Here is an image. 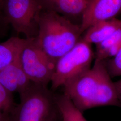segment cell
Returning a JSON list of instances; mask_svg holds the SVG:
<instances>
[{"instance_id": "obj_19", "label": "cell", "mask_w": 121, "mask_h": 121, "mask_svg": "<svg viewBox=\"0 0 121 121\" xmlns=\"http://www.w3.org/2000/svg\"><path fill=\"white\" fill-rule=\"evenodd\" d=\"M4 121H11L10 120V116H9V117H8L6 119H5Z\"/></svg>"}, {"instance_id": "obj_7", "label": "cell", "mask_w": 121, "mask_h": 121, "mask_svg": "<svg viewBox=\"0 0 121 121\" xmlns=\"http://www.w3.org/2000/svg\"><path fill=\"white\" fill-rule=\"evenodd\" d=\"M121 13V0H87L80 29L82 33L95 22L115 18Z\"/></svg>"}, {"instance_id": "obj_3", "label": "cell", "mask_w": 121, "mask_h": 121, "mask_svg": "<svg viewBox=\"0 0 121 121\" xmlns=\"http://www.w3.org/2000/svg\"><path fill=\"white\" fill-rule=\"evenodd\" d=\"M19 95V104L9 115L11 121H56L59 118L55 95L47 86L32 82Z\"/></svg>"}, {"instance_id": "obj_15", "label": "cell", "mask_w": 121, "mask_h": 121, "mask_svg": "<svg viewBox=\"0 0 121 121\" xmlns=\"http://www.w3.org/2000/svg\"><path fill=\"white\" fill-rule=\"evenodd\" d=\"M105 65L108 73L111 77H114L121 75V49L114 56L109 59Z\"/></svg>"}, {"instance_id": "obj_2", "label": "cell", "mask_w": 121, "mask_h": 121, "mask_svg": "<svg viewBox=\"0 0 121 121\" xmlns=\"http://www.w3.org/2000/svg\"><path fill=\"white\" fill-rule=\"evenodd\" d=\"M80 25L51 11L42 9L37 20L35 40L56 63L81 39Z\"/></svg>"}, {"instance_id": "obj_5", "label": "cell", "mask_w": 121, "mask_h": 121, "mask_svg": "<svg viewBox=\"0 0 121 121\" xmlns=\"http://www.w3.org/2000/svg\"><path fill=\"white\" fill-rule=\"evenodd\" d=\"M42 7L38 0H4L2 10L7 21L26 39L35 38Z\"/></svg>"}, {"instance_id": "obj_16", "label": "cell", "mask_w": 121, "mask_h": 121, "mask_svg": "<svg viewBox=\"0 0 121 121\" xmlns=\"http://www.w3.org/2000/svg\"><path fill=\"white\" fill-rule=\"evenodd\" d=\"M114 84L117 90L118 98L121 103V79L114 82Z\"/></svg>"}, {"instance_id": "obj_17", "label": "cell", "mask_w": 121, "mask_h": 121, "mask_svg": "<svg viewBox=\"0 0 121 121\" xmlns=\"http://www.w3.org/2000/svg\"><path fill=\"white\" fill-rule=\"evenodd\" d=\"M9 115L0 110V121H4L9 117Z\"/></svg>"}, {"instance_id": "obj_13", "label": "cell", "mask_w": 121, "mask_h": 121, "mask_svg": "<svg viewBox=\"0 0 121 121\" xmlns=\"http://www.w3.org/2000/svg\"><path fill=\"white\" fill-rule=\"evenodd\" d=\"M60 121H87L70 99L63 93L55 95Z\"/></svg>"}, {"instance_id": "obj_4", "label": "cell", "mask_w": 121, "mask_h": 121, "mask_svg": "<svg viewBox=\"0 0 121 121\" xmlns=\"http://www.w3.org/2000/svg\"><path fill=\"white\" fill-rule=\"evenodd\" d=\"M91 45L81 38L57 60L50 82L52 90L65 86L91 68L94 56Z\"/></svg>"}, {"instance_id": "obj_9", "label": "cell", "mask_w": 121, "mask_h": 121, "mask_svg": "<svg viewBox=\"0 0 121 121\" xmlns=\"http://www.w3.org/2000/svg\"><path fill=\"white\" fill-rule=\"evenodd\" d=\"M31 82L22 68L19 57L0 70V83L12 93L21 94L29 87Z\"/></svg>"}, {"instance_id": "obj_6", "label": "cell", "mask_w": 121, "mask_h": 121, "mask_svg": "<svg viewBox=\"0 0 121 121\" xmlns=\"http://www.w3.org/2000/svg\"><path fill=\"white\" fill-rule=\"evenodd\" d=\"M19 60L22 69L32 82L47 86L56 63L40 47L35 38L26 39Z\"/></svg>"}, {"instance_id": "obj_8", "label": "cell", "mask_w": 121, "mask_h": 121, "mask_svg": "<svg viewBox=\"0 0 121 121\" xmlns=\"http://www.w3.org/2000/svg\"><path fill=\"white\" fill-rule=\"evenodd\" d=\"M38 0L42 9L57 13L75 23L78 20L81 23L87 4V0Z\"/></svg>"}, {"instance_id": "obj_18", "label": "cell", "mask_w": 121, "mask_h": 121, "mask_svg": "<svg viewBox=\"0 0 121 121\" xmlns=\"http://www.w3.org/2000/svg\"><path fill=\"white\" fill-rule=\"evenodd\" d=\"M3 1H4V0H0V14L1 13V11L2 10Z\"/></svg>"}, {"instance_id": "obj_14", "label": "cell", "mask_w": 121, "mask_h": 121, "mask_svg": "<svg viewBox=\"0 0 121 121\" xmlns=\"http://www.w3.org/2000/svg\"><path fill=\"white\" fill-rule=\"evenodd\" d=\"M16 105L14 102L12 93L0 83V110L10 115Z\"/></svg>"}, {"instance_id": "obj_12", "label": "cell", "mask_w": 121, "mask_h": 121, "mask_svg": "<svg viewBox=\"0 0 121 121\" xmlns=\"http://www.w3.org/2000/svg\"><path fill=\"white\" fill-rule=\"evenodd\" d=\"M95 45V59L105 60L115 56L121 49V27L107 39Z\"/></svg>"}, {"instance_id": "obj_11", "label": "cell", "mask_w": 121, "mask_h": 121, "mask_svg": "<svg viewBox=\"0 0 121 121\" xmlns=\"http://www.w3.org/2000/svg\"><path fill=\"white\" fill-rule=\"evenodd\" d=\"M26 42V38L16 36L0 43V70L17 60Z\"/></svg>"}, {"instance_id": "obj_1", "label": "cell", "mask_w": 121, "mask_h": 121, "mask_svg": "<svg viewBox=\"0 0 121 121\" xmlns=\"http://www.w3.org/2000/svg\"><path fill=\"white\" fill-rule=\"evenodd\" d=\"M63 87L64 94L82 112L100 106L121 107L105 60L95 59L92 67Z\"/></svg>"}, {"instance_id": "obj_20", "label": "cell", "mask_w": 121, "mask_h": 121, "mask_svg": "<svg viewBox=\"0 0 121 121\" xmlns=\"http://www.w3.org/2000/svg\"><path fill=\"white\" fill-rule=\"evenodd\" d=\"M56 121H60V117H59V118H58V119H57V120Z\"/></svg>"}, {"instance_id": "obj_10", "label": "cell", "mask_w": 121, "mask_h": 121, "mask_svg": "<svg viewBox=\"0 0 121 121\" xmlns=\"http://www.w3.org/2000/svg\"><path fill=\"white\" fill-rule=\"evenodd\" d=\"M121 27V20L116 18L95 22L89 27L82 39L90 44L101 43Z\"/></svg>"}]
</instances>
